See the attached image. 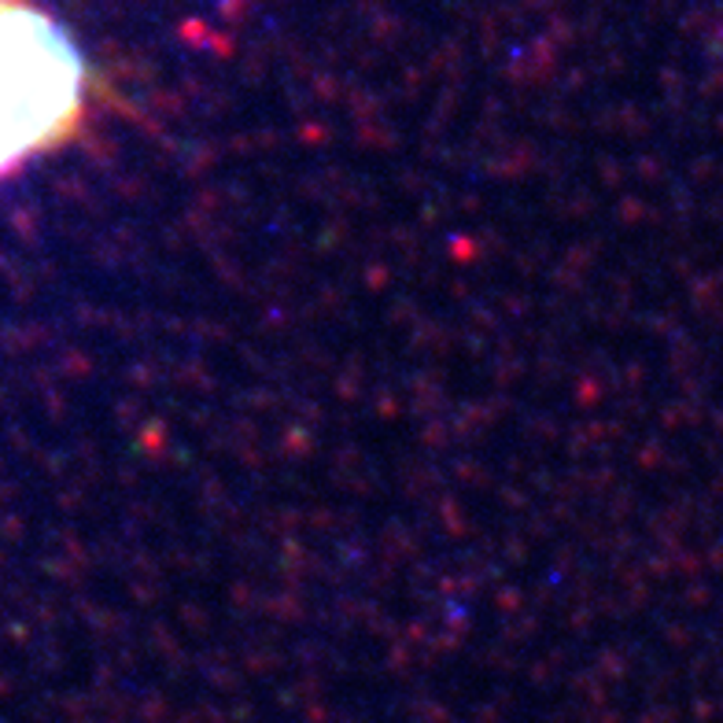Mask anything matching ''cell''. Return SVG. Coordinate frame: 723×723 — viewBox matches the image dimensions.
I'll return each instance as SVG.
<instances>
[{
  "label": "cell",
  "instance_id": "1",
  "mask_svg": "<svg viewBox=\"0 0 723 723\" xmlns=\"http://www.w3.org/2000/svg\"><path fill=\"white\" fill-rule=\"evenodd\" d=\"M85 63L56 19L0 0V178L67 137L82 112Z\"/></svg>",
  "mask_w": 723,
  "mask_h": 723
}]
</instances>
